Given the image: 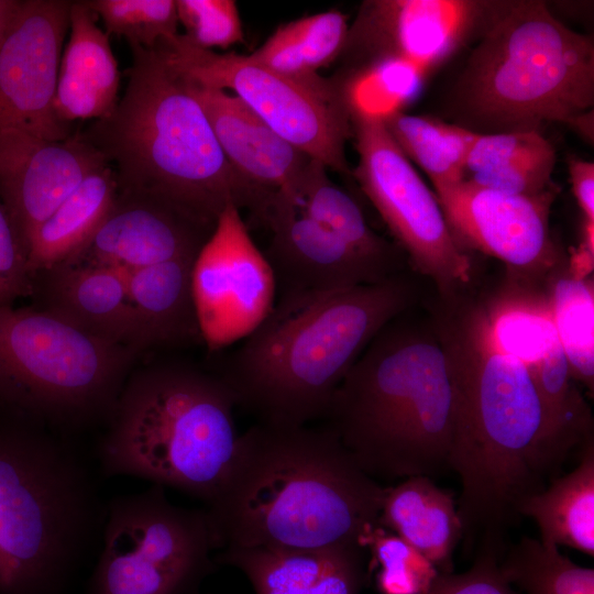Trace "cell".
I'll return each mask as SVG.
<instances>
[{"label":"cell","instance_id":"cell-1","mask_svg":"<svg viewBox=\"0 0 594 594\" xmlns=\"http://www.w3.org/2000/svg\"><path fill=\"white\" fill-rule=\"evenodd\" d=\"M433 327L451 364L457 421L449 470L461 482L457 505L472 546H504L521 503L571 450L518 358L493 340L481 302H455ZM479 543V544H480Z\"/></svg>","mask_w":594,"mask_h":594},{"label":"cell","instance_id":"cell-2","mask_svg":"<svg viewBox=\"0 0 594 594\" xmlns=\"http://www.w3.org/2000/svg\"><path fill=\"white\" fill-rule=\"evenodd\" d=\"M385 491L324 425L256 422L239 436L222 484L205 508L221 549L364 548L380 526Z\"/></svg>","mask_w":594,"mask_h":594},{"label":"cell","instance_id":"cell-3","mask_svg":"<svg viewBox=\"0 0 594 594\" xmlns=\"http://www.w3.org/2000/svg\"><path fill=\"white\" fill-rule=\"evenodd\" d=\"M395 275L333 292H284L215 373L256 422L323 419L340 384L375 336L414 302Z\"/></svg>","mask_w":594,"mask_h":594},{"label":"cell","instance_id":"cell-4","mask_svg":"<svg viewBox=\"0 0 594 594\" xmlns=\"http://www.w3.org/2000/svg\"><path fill=\"white\" fill-rule=\"evenodd\" d=\"M129 45L122 97L77 132L112 168L118 193L161 201L210 228L230 205L256 218L275 191L235 172L201 107L158 52Z\"/></svg>","mask_w":594,"mask_h":594},{"label":"cell","instance_id":"cell-5","mask_svg":"<svg viewBox=\"0 0 594 594\" xmlns=\"http://www.w3.org/2000/svg\"><path fill=\"white\" fill-rule=\"evenodd\" d=\"M388 322L337 389L323 418L374 480L432 477L449 470L457 400L435 327Z\"/></svg>","mask_w":594,"mask_h":594},{"label":"cell","instance_id":"cell-6","mask_svg":"<svg viewBox=\"0 0 594 594\" xmlns=\"http://www.w3.org/2000/svg\"><path fill=\"white\" fill-rule=\"evenodd\" d=\"M106 512L81 454L0 408V594H61L101 538Z\"/></svg>","mask_w":594,"mask_h":594},{"label":"cell","instance_id":"cell-7","mask_svg":"<svg viewBox=\"0 0 594 594\" xmlns=\"http://www.w3.org/2000/svg\"><path fill=\"white\" fill-rule=\"evenodd\" d=\"M594 106V41L539 0H499L453 86L457 125L475 133L573 129Z\"/></svg>","mask_w":594,"mask_h":594},{"label":"cell","instance_id":"cell-8","mask_svg":"<svg viewBox=\"0 0 594 594\" xmlns=\"http://www.w3.org/2000/svg\"><path fill=\"white\" fill-rule=\"evenodd\" d=\"M235 399L215 374L158 363L128 377L97 458L107 476H133L202 501L216 497L240 435Z\"/></svg>","mask_w":594,"mask_h":594},{"label":"cell","instance_id":"cell-9","mask_svg":"<svg viewBox=\"0 0 594 594\" xmlns=\"http://www.w3.org/2000/svg\"><path fill=\"white\" fill-rule=\"evenodd\" d=\"M136 351L36 307H0V408L43 425L109 420Z\"/></svg>","mask_w":594,"mask_h":594},{"label":"cell","instance_id":"cell-10","mask_svg":"<svg viewBox=\"0 0 594 594\" xmlns=\"http://www.w3.org/2000/svg\"><path fill=\"white\" fill-rule=\"evenodd\" d=\"M153 48L184 80L233 92L296 148L328 169L352 177L345 144L353 138L355 80L339 73L306 79L284 76L249 55L219 54L179 33Z\"/></svg>","mask_w":594,"mask_h":594},{"label":"cell","instance_id":"cell-11","mask_svg":"<svg viewBox=\"0 0 594 594\" xmlns=\"http://www.w3.org/2000/svg\"><path fill=\"white\" fill-rule=\"evenodd\" d=\"M90 594H187L211 570L217 549L206 508L173 504L165 487L107 503Z\"/></svg>","mask_w":594,"mask_h":594},{"label":"cell","instance_id":"cell-12","mask_svg":"<svg viewBox=\"0 0 594 594\" xmlns=\"http://www.w3.org/2000/svg\"><path fill=\"white\" fill-rule=\"evenodd\" d=\"M352 129L358 164L352 177L373 204L396 245L443 298L457 296L472 277V263L451 232L433 191L386 130L381 113L355 101Z\"/></svg>","mask_w":594,"mask_h":594},{"label":"cell","instance_id":"cell-13","mask_svg":"<svg viewBox=\"0 0 594 594\" xmlns=\"http://www.w3.org/2000/svg\"><path fill=\"white\" fill-rule=\"evenodd\" d=\"M499 0H365L349 25L338 73L360 79L400 63L426 75L477 40Z\"/></svg>","mask_w":594,"mask_h":594},{"label":"cell","instance_id":"cell-14","mask_svg":"<svg viewBox=\"0 0 594 594\" xmlns=\"http://www.w3.org/2000/svg\"><path fill=\"white\" fill-rule=\"evenodd\" d=\"M202 342L219 351L242 341L275 304L276 279L241 210L228 206L196 256L191 274Z\"/></svg>","mask_w":594,"mask_h":594},{"label":"cell","instance_id":"cell-15","mask_svg":"<svg viewBox=\"0 0 594 594\" xmlns=\"http://www.w3.org/2000/svg\"><path fill=\"white\" fill-rule=\"evenodd\" d=\"M557 185L535 196L510 195L469 179L435 189L460 245L502 261L508 274L543 282L565 255L551 238L550 210Z\"/></svg>","mask_w":594,"mask_h":594},{"label":"cell","instance_id":"cell-16","mask_svg":"<svg viewBox=\"0 0 594 594\" xmlns=\"http://www.w3.org/2000/svg\"><path fill=\"white\" fill-rule=\"evenodd\" d=\"M481 304L493 340L525 363L559 432L574 442L588 437L591 408L574 384L543 283L508 274L502 288Z\"/></svg>","mask_w":594,"mask_h":594},{"label":"cell","instance_id":"cell-17","mask_svg":"<svg viewBox=\"0 0 594 594\" xmlns=\"http://www.w3.org/2000/svg\"><path fill=\"white\" fill-rule=\"evenodd\" d=\"M72 1L23 0L0 42V132L47 140L72 135L54 110Z\"/></svg>","mask_w":594,"mask_h":594},{"label":"cell","instance_id":"cell-18","mask_svg":"<svg viewBox=\"0 0 594 594\" xmlns=\"http://www.w3.org/2000/svg\"><path fill=\"white\" fill-rule=\"evenodd\" d=\"M106 164L78 133L54 141L21 130L0 132V200L26 256L37 228L89 174Z\"/></svg>","mask_w":594,"mask_h":594},{"label":"cell","instance_id":"cell-19","mask_svg":"<svg viewBox=\"0 0 594 594\" xmlns=\"http://www.w3.org/2000/svg\"><path fill=\"white\" fill-rule=\"evenodd\" d=\"M257 220L272 233L263 253L280 293L341 290L395 276L301 215L278 191Z\"/></svg>","mask_w":594,"mask_h":594},{"label":"cell","instance_id":"cell-20","mask_svg":"<svg viewBox=\"0 0 594 594\" xmlns=\"http://www.w3.org/2000/svg\"><path fill=\"white\" fill-rule=\"evenodd\" d=\"M213 230L161 201L118 193L96 231L64 262L133 270L196 257Z\"/></svg>","mask_w":594,"mask_h":594},{"label":"cell","instance_id":"cell-21","mask_svg":"<svg viewBox=\"0 0 594 594\" xmlns=\"http://www.w3.org/2000/svg\"><path fill=\"white\" fill-rule=\"evenodd\" d=\"M184 82L235 172L261 189L280 193L298 207L300 186L311 158L278 135L237 96Z\"/></svg>","mask_w":594,"mask_h":594},{"label":"cell","instance_id":"cell-22","mask_svg":"<svg viewBox=\"0 0 594 594\" xmlns=\"http://www.w3.org/2000/svg\"><path fill=\"white\" fill-rule=\"evenodd\" d=\"M33 279L36 308L94 339L134 350L133 315L122 270L63 262Z\"/></svg>","mask_w":594,"mask_h":594},{"label":"cell","instance_id":"cell-23","mask_svg":"<svg viewBox=\"0 0 594 594\" xmlns=\"http://www.w3.org/2000/svg\"><path fill=\"white\" fill-rule=\"evenodd\" d=\"M86 1H72L69 36L62 53L54 110L69 124L99 120L118 102L120 72L109 35L97 24Z\"/></svg>","mask_w":594,"mask_h":594},{"label":"cell","instance_id":"cell-24","mask_svg":"<svg viewBox=\"0 0 594 594\" xmlns=\"http://www.w3.org/2000/svg\"><path fill=\"white\" fill-rule=\"evenodd\" d=\"M196 257L122 270L133 315V349L202 342L194 302Z\"/></svg>","mask_w":594,"mask_h":594},{"label":"cell","instance_id":"cell-25","mask_svg":"<svg viewBox=\"0 0 594 594\" xmlns=\"http://www.w3.org/2000/svg\"><path fill=\"white\" fill-rule=\"evenodd\" d=\"M378 522L418 550L439 573L453 572L462 522L452 493L431 477L410 476L386 487Z\"/></svg>","mask_w":594,"mask_h":594},{"label":"cell","instance_id":"cell-26","mask_svg":"<svg viewBox=\"0 0 594 594\" xmlns=\"http://www.w3.org/2000/svg\"><path fill=\"white\" fill-rule=\"evenodd\" d=\"M581 448L576 468L527 497L519 515L535 520L543 544L564 546L593 557L594 439Z\"/></svg>","mask_w":594,"mask_h":594},{"label":"cell","instance_id":"cell-27","mask_svg":"<svg viewBox=\"0 0 594 594\" xmlns=\"http://www.w3.org/2000/svg\"><path fill=\"white\" fill-rule=\"evenodd\" d=\"M117 194L109 164L89 174L34 232L28 248L32 277L79 250L106 218Z\"/></svg>","mask_w":594,"mask_h":594},{"label":"cell","instance_id":"cell-28","mask_svg":"<svg viewBox=\"0 0 594 594\" xmlns=\"http://www.w3.org/2000/svg\"><path fill=\"white\" fill-rule=\"evenodd\" d=\"M327 169L322 163L310 160L299 190V212L388 274H400L403 251L372 230L358 202L329 178Z\"/></svg>","mask_w":594,"mask_h":594},{"label":"cell","instance_id":"cell-29","mask_svg":"<svg viewBox=\"0 0 594 594\" xmlns=\"http://www.w3.org/2000/svg\"><path fill=\"white\" fill-rule=\"evenodd\" d=\"M348 30V16L341 11L320 12L280 24L249 56L280 75L311 78L338 59Z\"/></svg>","mask_w":594,"mask_h":594},{"label":"cell","instance_id":"cell-30","mask_svg":"<svg viewBox=\"0 0 594 594\" xmlns=\"http://www.w3.org/2000/svg\"><path fill=\"white\" fill-rule=\"evenodd\" d=\"M381 117L395 143L427 174L435 189L465 179V161L477 133L396 109Z\"/></svg>","mask_w":594,"mask_h":594},{"label":"cell","instance_id":"cell-31","mask_svg":"<svg viewBox=\"0 0 594 594\" xmlns=\"http://www.w3.org/2000/svg\"><path fill=\"white\" fill-rule=\"evenodd\" d=\"M543 287L560 343L572 377L592 395L594 389V285L578 278L563 257L543 280Z\"/></svg>","mask_w":594,"mask_h":594},{"label":"cell","instance_id":"cell-32","mask_svg":"<svg viewBox=\"0 0 594 594\" xmlns=\"http://www.w3.org/2000/svg\"><path fill=\"white\" fill-rule=\"evenodd\" d=\"M346 546L352 544L317 550L227 547L218 561L240 569L256 594H306Z\"/></svg>","mask_w":594,"mask_h":594},{"label":"cell","instance_id":"cell-33","mask_svg":"<svg viewBox=\"0 0 594 594\" xmlns=\"http://www.w3.org/2000/svg\"><path fill=\"white\" fill-rule=\"evenodd\" d=\"M499 569L520 594H594L593 568L527 536L504 551Z\"/></svg>","mask_w":594,"mask_h":594},{"label":"cell","instance_id":"cell-34","mask_svg":"<svg viewBox=\"0 0 594 594\" xmlns=\"http://www.w3.org/2000/svg\"><path fill=\"white\" fill-rule=\"evenodd\" d=\"M106 33L123 36L129 44L152 48L158 41L176 35L175 0H87Z\"/></svg>","mask_w":594,"mask_h":594},{"label":"cell","instance_id":"cell-35","mask_svg":"<svg viewBox=\"0 0 594 594\" xmlns=\"http://www.w3.org/2000/svg\"><path fill=\"white\" fill-rule=\"evenodd\" d=\"M178 23L193 44L212 50L243 43L238 6L233 0H175Z\"/></svg>","mask_w":594,"mask_h":594},{"label":"cell","instance_id":"cell-36","mask_svg":"<svg viewBox=\"0 0 594 594\" xmlns=\"http://www.w3.org/2000/svg\"><path fill=\"white\" fill-rule=\"evenodd\" d=\"M553 152L539 131L477 133L465 161V178Z\"/></svg>","mask_w":594,"mask_h":594},{"label":"cell","instance_id":"cell-37","mask_svg":"<svg viewBox=\"0 0 594 594\" xmlns=\"http://www.w3.org/2000/svg\"><path fill=\"white\" fill-rule=\"evenodd\" d=\"M503 553L491 543L481 544L468 571L438 573L425 594H520L499 569Z\"/></svg>","mask_w":594,"mask_h":594},{"label":"cell","instance_id":"cell-38","mask_svg":"<svg viewBox=\"0 0 594 594\" xmlns=\"http://www.w3.org/2000/svg\"><path fill=\"white\" fill-rule=\"evenodd\" d=\"M554 166L556 152L503 168L481 172L465 179L510 195L535 196L556 185L552 179Z\"/></svg>","mask_w":594,"mask_h":594},{"label":"cell","instance_id":"cell-39","mask_svg":"<svg viewBox=\"0 0 594 594\" xmlns=\"http://www.w3.org/2000/svg\"><path fill=\"white\" fill-rule=\"evenodd\" d=\"M34 279L18 232L0 200V307L33 297Z\"/></svg>","mask_w":594,"mask_h":594},{"label":"cell","instance_id":"cell-40","mask_svg":"<svg viewBox=\"0 0 594 594\" xmlns=\"http://www.w3.org/2000/svg\"><path fill=\"white\" fill-rule=\"evenodd\" d=\"M363 578V547L343 548L306 594H359Z\"/></svg>","mask_w":594,"mask_h":594},{"label":"cell","instance_id":"cell-41","mask_svg":"<svg viewBox=\"0 0 594 594\" xmlns=\"http://www.w3.org/2000/svg\"><path fill=\"white\" fill-rule=\"evenodd\" d=\"M569 179L583 220L594 222V163L571 158L568 163Z\"/></svg>","mask_w":594,"mask_h":594},{"label":"cell","instance_id":"cell-42","mask_svg":"<svg viewBox=\"0 0 594 594\" xmlns=\"http://www.w3.org/2000/svg\"><path fill=\"white\" fill-rule=\"evenodd\" d=\"M20 2L18 0H0V42L14 19Z\"/></svg>","mask_w":594,"mask_h":594}]
</instances>
